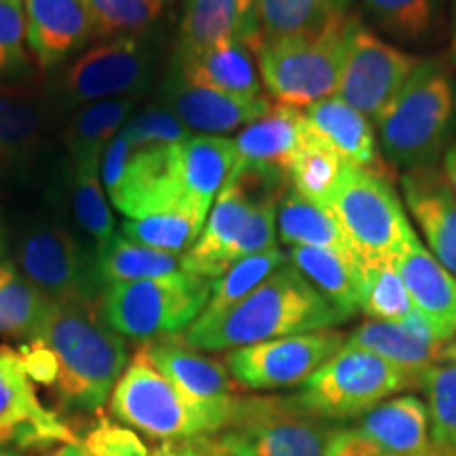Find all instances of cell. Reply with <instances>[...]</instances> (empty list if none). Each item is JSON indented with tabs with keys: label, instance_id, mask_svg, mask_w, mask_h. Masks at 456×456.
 <instances>
[{
	"label": "cell",
	"instance_id": "15",
	"mask_svg": "<svg viewBox=\"0 0 456 456\" xmlns=\"http://www.w3.org/2000/svg\"><path fill=\"white\" fill-rule=\"evenodd\" d=\"M178 146H155L131 151L123 180L110 195V203L127 220L169 212L178 208L208 209L186 195L180 178Z\"/></svg>",
	"mask_w": 456,
	"mask_h": 456
},
{
	"label": "cell",
	"instance_id": "36",
	"mask_svg": "<svg viewBox=\"0 0 456 456\" xmlns=\"http://www.w3.org/2000/svg\"><path fill=\"white\" fill-rule=\"evenodd\" d=\"M102 157L72 159V205L77 222L95 243L102 245L117 235L114 216L100 180Z\"/></svg>",
	"mask_w": 456,
	"mask_h": 456
},
{
	"label": "cell",
	"instance_id": "38",
	"mask_svg": "<svg viewBox=\"0 0 456 456\" xmlns=\"http://www.w3.org/2000/svg\"><path fill=\"white\" fill-rule=\"evenodd\" d=\"M345 169L346 165L334 152H330L328 148L313 140L309 134V140L288 165L285 174H288L292 191L313 203L328 208Z\"/></svg>",
	"mask_w": 456,
	"mask_h": 456
},
{
	"label": "cell",
	"instance_id": "56",
	"mask_svg": "<svg viewBox=\"0 0 456 456\" xmlns=\"http://www.w3.org/2000/svg\"><path fill=\"white\" fill-rule=\"evenodd\" d=\"M444 362H454L456 363V338H452L444 349Z\"/></svg>",
	"mask_w": 456,
	"mask_h": 456
},
{
	"label": "cell",
	"instance_id": "19",
	"mask_svg": "<svg viewBox=\"0 0 456 456\" xmlns=\"http://www.w3.org/2000/svg\"><path fill=\"white\" fill-rule=\"evenodd\" d=\"M231 41L258 47L262 32L256 0H186L174 61H186Z\"/></svg>",
	"mask_w": 456,
	"mask_h": 456
},
{
	"label": "cell",
	"instance_id": "14",
	"mask_svg": "<svg viewBox=\"0 0 456 456\" xmlns=\"http://www.w3.org/2000/svg\"><path fill=\"white\" fill-rule=\"evenodd\" d=\"M345 342L346 336L336 328L283 336L228 351L224 366L241 389H288L309 380L345 346Z\"/></svg>",
	"mask_w": 456,
	"mask_h": 456
},
{
	"label": "cell",
	"instance_id": "49",
	"mask_svg": "<svg viewBox=\"0 0 456 456\" xmlns=\"http://www.w3.org/2000/svg\"><path fill=\"white\" fill-rule=\"evenodd\" d=\"M326 456H385L379 448L363 440L353 427L342 425Z\"/></svg>",
	"mask_w": 456,
	"mask_h": 456
},
{
	"label": "cell",
	"instance_id": "21",
	"mask_svg": "<svg viewBox=\"0 0 456 456\" xmlns=\"http://www.w3.org/2000/svg\"><path fill=\"white\" fill-rule=\"evenodd\" d=\"M416 311L442 342L456 336V275L412 237L393 260Z\"/></svg>",
	"mask_w": 456,
	"mask_h": 456
},
{
	"label": "cell",
	"instance_id": "40",
	"mask_svg": "<svg viewBox=\"0 0 456 456\" xmlns=\"http://www.w3.org/2000/svg\"><path fill=\"white\" fill-rule=\"evenodd\" d=\"M359 311L374 322H403L416 306L393 262L363 265V292Z\"/></svg>",
	"mask_w": 456,
	"mask_h": 456
},
{
	"label": "cell",
	"instance_id": "26",
	"mask_svg": "<svg viewBox=\"0 0 456 456\" xmlns=\"http://www.w3.org/2000/svg\"><path fill=\"white\" fill-rule=\"evenodd\" d=\"M171 72L192 85H203L243 98H265L256 49L241 41L222 43L186 61H174Z\"/></svg>",
	"mask_w": 456,
	"mask_h": 456
},
{
	"label": "cell",
	"instance_id": "52",
	"mask_svg": "<svg viewBox=\"0 0 456 456\" xmlns=\"http://www.w3.org/2000/svg\"><path fill=\"white\" fill-rule=\"evenodd\" d=\"M43 456H95L91 450L85 446L83 442H70V444H61L53 450H47Z\"/></svg>",
	"mask_w": 456,
	"mask_h": 456
},
{
	"label": "cell",
	"instance_id": "22",
	"mask_svg": "<svg viewBox=\"0 0 456 456\" xmlns=\"http://www.w3.org/2000/svg\"><path fill=\"white\" fill-rule=\"evenodd\" d=\"M345 345L370 351L387 359L393 366L423 380V374L436 363L444 362V349L448 342H442L433 334L427 319L419 311L403 322H370L362 323L355 332L346 336Z\"/></svg>",
	"mask_w": 456,
	"mask_h": 456
},
{
	"label": "cell",
	"instance_id": "20",
	"mask_svg": "<svg viewBox=\"0 0 456 456\" xmlns=\"http://www.w3.org/2000/svg\"><path fill=\"white\" fill-rule=\"evenodd\" d=\"M311 138L334 152L346 167H357L387 178L372 121L340 100L338 95L305 108Z\"/></svg>",
	"mask_w": 456,
	"mask_h": 456
},
{
	"label": "cell",
	"instance_id": "32",
	"mask_svg": "<svg viewBox=\"0 0 456 456\" xmlns=\"http://www.w3.org/2000/svg\"><path fill=\"white\" fill-rule=\"evenodd\" d=\"M95 271L102 285L110 288L118 283L144 281L180 271V256L146 248L123 235H114L110 241L95 248Z\"/></svg>",
	"mask_w": 456,
	"mask_h": 456
},
{
	"label": "cell",
	"instance_id": "34",
	"mask_svg": "<svg viewBox=\"0 0 456 456\" xmlns=\"http://www.w3.org/2000/svg\"><path fill=\"white\" fill-rule=\"evenodd\" d=\"M135 108L134 98H114L87 104L72 118L66 134L70 159L104 155V148L125 127Z\"/></svg>",
	"mask_w": 456,
	"mask_h": 456
},
{
	"label": "cell",
	"instance_id": "42",
	"mask_svg": "<svg viewBox=\"0 0 456 456\" xmlns=\"http://www.w3.org/2000/svg\"><path fill=\"white\" fill-rule=\"evenodd\" d=\"M95 38L144 34L163 13L165 0H85Z\"/></svg>",
	"mask_w": 456,
	"mask_h": 456
},
{
	"label": "cell",
	"instance_id": "11",
	"mask_svg": "<svg viewBox=\"0 0 456 456\" xmlns=\"http://www.w3.org/2000/svg\"><path fill=\"white\" fill-rule=\"evenodd\" d=\"M419 61L420 57L383 41L359 15H346L336 95L370 121L380 123Z\"/></svg>",
	"mask_w": 456,
	"mask_h": 456
},
{
	"label": "cell",
	"instance_id": "5",
	"mask_svg": "<svg viewBox=\"0 0 456 456\" xmlns=\"http://www.w3.org/2000/svg\"><path fill=\"white\" fill-rule=\"evenodd\" d=\"M212 294V279L188 271L118 283L104 289L100 315L125 340L151 342L184 334L197 322Z\"/></svg>",
	"mask_w": 456,
	"mask_h": 456
},
{
	"label": "cell",
	"instance_id": "59",
	"mask_svg": "<svg viewBox=\"0 0 456 456\" xmlns=\"http://www.w3.org/2000/svg\"><path fill=\"white\" fill-rule=\"evenodd\" d=\"M0 456H20V454H15V452H7V450H0Z\"/></svg>",
	"mask_w": 456,
	"mask_h": 456
},
{
	"label": "cell",
	"instance_id": "39",
	"mask_svg": "<svg viewBox=\"0 0 456 456\" xmlns=\"http://www.w3.org/2000/svg\"><path fill=\"white\" fill-rule=\"evenodd\" d=\"M262 38L319 32L336 15L332 0H256Z\"/></svg>",
	"mask_w": 456,
	"mask_h": 456
},
{
	"label": "cell",
	"instance_id": "57",
	"mask_svg": "<svg viewBox=\"0 0 456 456\" xmlns=\"http://www.w3.org/2000/svg\"><path fill=\"white\" fill-rule=\"evenodd\" d=\"M351 3H353V0H332V7H334L336 13L346 15V11H349Z\"/></svg>",
	"mask_w": 456,
	"mask_h": 456
},
{
	"label": "cell",
	"instance_id": "31",
	"mask_svg": "<svg viewBox=\"0 0 456 456\" xmlns=\"http://www.w3.org/2000/svg\"><path fill=\"white\" fill-rule=\"evenodd\" d=\"M448 0H362V20L376 34L403 45L436 37L444 24Z\"/></svg>",
	"mask_w": 456,
	"mask_h": 456
},
{
	"label": "cell",
	"instance_id": "60",
	"mask_svg": "<svg viewBox=\"0 0 456 456\" xmlns=\"http://www.w3.org/2000/svg\"><path fill=\"white\" fill-rule=\"evenodd\" d=\"M165 3H174V0H165Z\"/></svg>",
	"mask_w": 456,
	"mask_h": 456
},
{
	"label": "cell",
	"instance_id": "55",
	"mask_svg": "<svg viewBox=\"0 0 456 456\" xmlns=\"http://www.w3.org/2000/svg\"><path fill=\"white\" fill-rule=\"evenodd\" d=\"M450 30H452V43H450V61L456 66V0H452V7H450Z\"/></svg>",
	"mask_w": 456,
	"mask_h": 456
},
{
	"label": "cell",
	"instance_id": "45",
	"mask_svg": "<svg viewBox=\"0 0 456 456\" xmlns=\"http://www.w3.org/2000/svg\"><path fill=\"white\" fill-rule=\"evenodd\" d=\"M30 66L24 0H0V78Z\"/></svg>",
	"mask_w": 456,
	"mask_h": 456
},
{
	"label": "cell",
	"instance_id": "50",
	"mask_svg": "<svg viewBox=\"0 0 456 456\" xmlns=\"http://www.w3.org/2000/svg\"><path fill=\"white\" fill-rule=\"evenodd\" d=\"M7 446H15L21 450H43L49 448L51 444L45 440L43 433L34 427H7L0 425V450Z\"/></svg>",
	"mask_w": 456,
	"mask_h": 456
},
{
	"label": "cell",
	"instance_id": "33",
	"mask_svg": "<svg viewBox=\"0 0 456 456\" xmlns=\"http://www.w3.org/2000/svg\"><path fill=\"white\" fill-rule=\"evenodd\" d=\"M208 216L199 208H178L140 220H125L123 237L159 252L184 256L201 235Z\"/></svg>",
	"mask_w": 456,
	"mask_h": 456
},
{
	"label": "cell",
	"instance_id": "10",
	"mask_svg": "<svg viewBox=\"0 0 456 456\" xmlns=\"http://www.w3.org/2000/svg\"><path fill=\"white\" fill-rule=\"evenodd\" d=\"M288 188L289 180L283 169L237 163L214 209H209L201 235L180 258L182 271L212 281L224 275L231 269L232 248L256 205L266 197H283Z\"/></svg>",
	"mask_w": 456,
	"mask_h": 456
},
{
	"label": "cell",
	"instance_id": "54",
	"mask_svg": "<svg viewBox=\"0 0 456 456\" xmlns=\"http://www.w3.org/2000/svg\"><path fill=\"white\" fill-rule=\"evenodd\" d=\"M151 456H197L195 448L191 444H180V446H174V444H165L163 448L151 452Z\"/></svg>",
	"mask_w": 456,
	"mask_h": 456
},
{
	"label": "cell",
	"instance_id": "18",
	"mask_svg": "<svg viewBox=\"0 0 456 456\" xmlns=\"http://www.w3.org/2000/svg\"><path fill=\"white\" fill-rule=\"evenodd\" d=\"M140 349L152 366L192 402L203 406H224L239 395L241 387L228 374L224 363L203 355L188 345L182 334L144 342Z\"/></svg>",
	"mask_w": 456,
	"mask_h": 456
},
{
	"label": "cell",
	"instance_id": "4",
	"mask_svg": "<svg viewBox=\"0 0 456 456\" xmlns=\"http://www.w3.org/2000/svg\"><path fill=\"white\" fill-rule=\"evenodd\" d=\"M239 397V395H237ZM237 397L224 406H203L152 366L142 349L134 353L108 399L117 423L165 444H188L212 437L231 420Z\"/></svg>",
	"mask_w": 456,
	"mask_h": 456
},
{
	"label": "cell",
	"instance_id": "17",
	"mask_svg": "<svg viewBox=\"0 0 456 456\" xmlns=\"http://www.w3.org/2000/svg\"><path fill=\"white\" fill-rule=\"evenodd\" d=\"M28 51L41 70H53L94 41L85 0H24Z\"/></svg>",
	"mask_w": 456,
	"mask_h": 456
},
{
	"label": "cell",
	"instance_id": "29",
	"mask_svg": "<svg viewBox=\"0 0 456 456\" xmlns=\"http://www.w3.org/2000/svg\"><path fill=\"white\" fill-rule=\"evenodd\" d=\"M237 163L235 140L222 135H191L178 146L182 186L186 195L208 212Z\"/></svg>",
	"mask_w": 456,
	"mask_h": 456
},
{
	"label": "cell",
	"instance_id": "3",
	"mask_svg": "<svg viewBox=\"0 0 456 456\" xmlns=\"http://www.w3.org/2000/svg\"><path fill=\"white\" fill-rule=\"evenodd\" d=\"M454 68L450 57H420L379 123L380 146L393 165L410 171L437 163L456 114Z\"/></svg>",
	"mask_w": 456,
	"mask_h": 456
},
{
	"label": "cell",
	"instance_id": "46",
	"mask_svg": "<svg viewBox=\"0 0 456 456\" xmlns=\"http://www.w3.org/2000/svg\"><path fill=\"white\" fill-rule=\"evenodd\" d=\"M83 444L95 456H151V450L134 431L110 420H100Z\"/></svg>",
	"mask_w": 456,
	"mask_h": 456
},
{
	"label": "cell",
	"instance_id": "58",
	"mask_svg": "<svg viewBox=\"0 0 456 456\" xmlns=\"http://www.w3.org/2000/svg\"><path fill=\"white\" fill-rule=\"evenodd\" d=\"M4 256H7V241H4V232L0 228V265L4 262Z\"/></svg>",
	"mask_w": 456,
	"mask_h": 456
},
{
	"label": "cell",
	"instance_id": "8",
	"mask_svg": "<svg viewBox=\"0 0 456 456\" xmlns=\"http://www.w3.org/2000/svg\"><path fill=\"white\" fill-rule=\"evenodd\" d=\"M414 387L420 389L419 380L391 362L345 345L292 397L306 412L345 425L346 420L362 419L395 393Z\"/></svg>",
	"mask_w": 456,
	"mask_h": 456
},
{
	"label": "cell",
	"instance_id": "24",
	"mask_svg": "<svg viewBox=\"0 0 456 456\" xmlns=\"http://www.w3.org/2000/svg\"><path fill=\"white\" fill-rule=\"evenodd\" d=\"M353 429L385 456H456L433 442L427 403L416 395L387 399Z\"/></svg>",
	"mask_w": 456,
	"mask_h": 456
},
{
	"label": "cell",
	"instance_id": "35",
	"mask_svg": "<svg viewBox=\"0 0 456 456\" xmlns=\"http://www.w3.org/2000/svg\"><path fill=\"white\" fill-rule=\"evenodd\" d=\"M49 302L15 266L0 265V336L32 340L41 332Z\"/></svg>",
	"mask_w": 456,
	"mask_h": 456
},
{
	"label": "cell",
	"instance_id": "53",
	"mask_svg": "<svg viewBox=\"0 0 456 456\" xmlns=\"http://www.w3.org/2000/svg\"><path fill=\"white\" fill-rule=\"evenodd\" d=\"M442 169H444V174H446L448 184H450V188H452V192L456 197V140L448 146V151L444 152Z\"/></svg>",
	"mask_w": 456,
	"mask_h": 456
},
{
	"label": "cell",
	"instance_id": "12",
	"mask_svg": "<svg viewBox=\"0 0 456 456\" xmlns=\"http://www.w3.org/2000/svg\"><path fill=\"white\" fill-rule=\"evenodd\" d=\"M155 53L144 34L114 37L78 53L57 81L68 106L114 98H138L152 81Z\"/></svg>",
	"mask_w": 456,
	"mask_h": 456
},
{
	"label": "cell",
	"instance_id": "37",
	"mask_svg": "<svg viewBox=\"0 0 456 456\" xmlns=\"http://www.w3.org/2000/svg\"><path fill=\"white\" fill-rule=\"evenodd\" d=\"M285 262H289V256L279 248L239 260L224 275L214 279L208 306H205L199 317L212 319L232 309L237 302H241L245 296L252 294L266 277H271Z\"/></svg>",
	"mask_w": 456,
	"mask_h": 456
},
{
	"label": "cell",
	"instance_id": "13",
	"mask_svg": "<svg viewBox=\"0 0 456 456\" xmlns=\"http://www.w3.org/2000/svg\"><path fill=\"white\" fill-rule=\"evenodd\" d=\"M15 262V271L47 300L100 305L104 285L95 271V254L64 228L32 226L17 245Z\"/></svg>",
	"mask_w": 456,
	"mask_h": 456
},
{
	"label": "cell",
	"instance_id": "44",
	"mask_svg": "<svg viewBox=\"0 0 456 456\" xmlns=\"http://www.w3.org/2000/svg\"><path fill=\"white\" fill-rule=\"evenodd\" d=\"M123 134L127 135L131 151L175 146L191 138V129L165 106H151L135 114L134 118L125 123Z\"/></svg>",
	"mask_w": 456,
	"mask_h": 456
},
{
	"label": "cell",
	"instance_id": "48",
	"mask_svg": "<svg viewBox=\"0 0 456 456\" xmlns=\"http://www.w3.org/2000/svg\"><path fill=\"white\" fill-rule=\"evenodd\" d=\"M129 157H131V144H129L127 135H125L121 129L106 144L104 155H102V163H100L102 165V184H104V191L108 197L117 191L118 184H121Z\"/></svg>",
	"mask_w": 456,
	"mask_h": 456
},
{
	"label": "cell",
	"instance_id": "2",
	"mask_svg": "<svg viewBox=\"0 0 456 456\" xmlns=\"http://www.w3.org/2000/svg\"><path fill=\"white\" fill-rule=\"evenodd\" d=\"M37 338L57 357L60 372L51 387L57 406L77 414L100 412L129 363L127 342L106 326L100 306L49 302Z\"/></svg>",
	"mask_w": 456,
	"mask_h": 456
},
{
	"label": "cell",
	"instance_id": "47",
	"mask_svg": "<svg viewBox=\"0 0 456 456\" xmlns=\"http://www.w3.org/2000/svg\"><path fill=\"white\" fill-rule=\"evenodd\" d=\"M17 353H20L21 366H24L26 374L30 376L34 385L47 387V389L55 385L57 372H60V368H57V357L43 340H26L24 345L17 349Z\"/></svg>",
	"mask_w": 456,
	"mask_h": 456
},
{
	"label": "cell",
	"instance_id": "1",
	"mask_svg": "<svg viewBox=\"0 0 456 456\" xmlns=\"http://www.w3.org/2000/svg\"><path fill=\"white\" fill-rule=\"evenodd\" d=\"M346 319L317 292L292 262L218 317H199L184 340L199 351H232L283 336L334 330Z\"/></svg>",
	"mask_w": 456,
	"mask_h": 456
},
{
	"label": "cell",
	"instance_id": "51",
	"mask_svg": "<svg viewBox=\"0 0 456 456\" xmlns=\"http://www.w3.org/2000/svg\"><path fill=\"white\" fill-rule=\"evenodd\" d=\"M192 448H195L197 456H235L226 450H222L218 444H216L212 437H199L195 442H188Z\"/></svg>",
	"mask_w": 456,
	"mask_h": 456
},
{
	"label": "cell",
	"instance_id": "43",
	"mask_svg": "<svg viewBox=\"0 0 456 456\" xmlns=\"http://www.w3.org/2000/svg\"><path fill=\"white\" fill-rule=\"evenodd\" d=\"M41 135V112L30 100L0 91V155L30 151Z\"/></svg>",
	"mask_w": 456,
	"mask_h": 456
},
{
	"label": "cell",
	"instance_id": "28",
	"mask_svg": "<svg viewBox=\"0 0 456 456\" xmlns=\"http://www.w3.org/2000/svg\"><path fill=\"white\" fill-rule=\"evenodd\" d=\"M288 256L346 322L355 315L363 292V265L357 256L322 248H292Z\"/></svg>",
	"mask_w": 456,
	"mask_h": 456
},
{
	"label": "cell",
	"instance_id": "6",
	"mask_svg": "<svg viewBox=\"0 0 456 456\" xmlns=\"http://www.w3.org/2000/svg\"><path fill=\"white\" fill-rule=\"evenodd\" d=\"M346 15L332 17L319 32L262 38L258 43L256 64L262 87L277 104L305 110L336 95L345 57Z\"/></svg>",
	"mask_w": 456,
	"mask_h": 456
},
{
	"label": "cell",
	"instance_id": "7",
	"mask_svg": "<svg viewBox=\"0 0 456 456\" xmlns=\"http://www.w3.org/2000/svg\"><path fill=\"white\" fill-rule=\"evenodd\" d=\"M340 429L294 397L239 395L231 420L212 440L235 456H326Z\"/></svg>",
	"mask_w": 456,
	"mask_h": 456
},
{
	"label": "cell",
	"instance_id": "23",
	"mask_svg": "<svg viewBox=\"0 0 456 456\" xmlns=\"http://www.w3.org/2000/svg\"><path fill=\"white\" fill-rule=\"evenodd\" d=\"M406 205L429 252L456 275V197L440 165L410 169L402 178Z\"/></svg>",
	"mask_w": 456,
	"mask_h": 456
},
{
	"label": "cell",
	"instance_id": "25",
	"mask_svg": "<svg viewBox=\"0 0 456 456\" xmlns=\"http://www.w3.org/2000/svg\"><path fill=\"white\" fill-rule=\"evenodd\" d=\"M0 425L34 427L53 444L78 442L74 431L37 397L34 383L13 346L0 345Z\"/></svg>",
	"mask_w": 456,
	"mask_h": 456
},
{
	"label": "cell",
	"instance_id": "9",
	"mask_svg": "<svg viewBox=\"0 0 456 456\" xmlns=\"http://www.w3.org/2000/svg\"><path fill=\"white\" fill-rule=\"evenodd\" d=\"M328 208L362 265L393 262L416 235L391 182L370 171L346 167Z\"/></svg>",
	"mask_w": 456,
	"mask_h": 456
},
{
	"label": "cell",
	"instance_id": "41",
	"mask_svg": "<svg viewBox=\"0 0 456 456\" xmlns=\"http://www.w3.org/2000/svg\"><path fill=\"white\" fill-rule=\"evenodd\" d=\"M431 437L437 446L456 454V363L442 362L423 374Z\"/></svg>",
	"mask_w": 456,
	"mask_h": 456
},
{
	"label": "cell",
	"instance_id": "27",
	"mask_svg": "<svg viewBox=\"0 0 456 456\" xmlns=\"http://www.w3.org/2000/svg\"><path fill=\"white\" fill-rule=\"evenodd\" d=\"M309 140L305 110L302 108L273 104L258 121L249 123L237 135L235 144L239 163L262 165V167L288 169L292 159Z\"/></svg>",
	"mask_w": 456,
	"mask_h": 456
},
{
	"label": "cell",
	"instance_id": "30",
	"mask_svg": "<svg viewBox=\"0 0 456 456\" xmlns=\"http://www.w3.org/2000/svg\"><path fill=\"white\" fill-rule=\"evenodd\" d=\"M277 232L289 248H322L357 256L332 209L300 197L292 188L279 201Z\"/></svg>",
	"mask_w": 456,
	"mask_h": 456
},
{
	"label": "cell",
	"instance_id": "16",
	"mask_svg": "<svg viewBox=\"0 0 456 456\" xmlns=\"http://www.w3.org/2000/svg\"><path fill=\"white\" fill-rule=\"evenodd\" d=\"M161 102L169 108L188 129L201 131L203 135L231 134L248 127L271 110L266 98H243L224 91L192 85L169 72L163 85Z\"/></svg>",
	"mask_w": 456,
	"mask_h": 456
}]
</instances>
